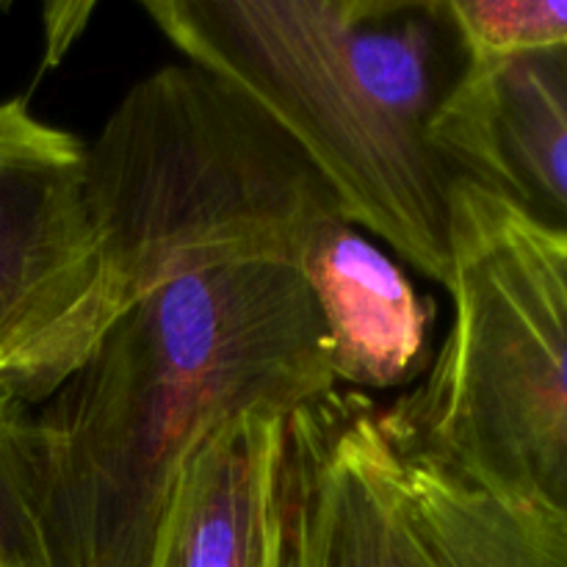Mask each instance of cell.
<instances>
[{"label": "cell", "mask_w": 567, "mask_h": 567, "mask_svg": "<svg viewBox=\"0 0 567 567\" xmlns=\"http://www.w3.org/2000/svg\"><path fill=\"white\" fill-rule=\"evenodd\" d=\"M313 291L271 260L181 271L133 297L22 424L48 567H153L183 468L244 413L330 396Z\"/></svg>", "instance_id": "1"}, {"label": "cell", "mask_w": 567, "mask_h": 567, "mask_svg": "<svg viewBox=\"0 0 567 567\" xmlns=\"http://www.w3.org/2000/svg\"><path fill=\"white\" fill-rule=\"evenodd\" d=\"M142 11L302 147L352 225L446 288L457 181L435 120L468 64L446 0H147Z\"/></svg>", "instance_id": "2"}, {"label": "cell", "mask_w": 567, "mask_h": 567, "mask_svg": "<svg viewBox=\"0 0 567 567\" xmlns=\"http://www.w3.org/2000/svg\"><path fill=\"white\" fill-rule=\"evenodd\" d=\"M449 238L452 327L388 435L567 532V233L457 181Z\"/></svg>", "instance_id": "3"}, {"label": "cell", "mask_w": 567, "mask_h": 567, "mask_svg": "<svg viewBox=\"0 0 567 567\" xmlns=\"http://www.w3.org/2000/svg\"><path fill=\"white\" fill-rule=\"evenodd\" d=\"M86 197L125 305L181 271L297 269L316 233L347 219L302 147L197 64L164 66L122 97L86 144Z\"/></svg>", "instance_id": "4"}, {"label": "cell", "mask_w": 567, "mask_h": 567, "mask_svg": "<svg viewBox=\"0 0 567 567\" xmlns=\"http://www.w3.org/2000/svg\"><path fill=\"white\" fill-rule=\"evenodd\" d=\"M86 197V144L0 103V393L39 408L122 310Z\"/></svg>", "instance_id": "5"}, {"label": "cell", "mask_w": 567, "mask_h": 567, "mask_svg": "<svg viewBox=\"0 0 567 567\" xmlns=\"http://www.w3.org/2000/svg\"><path fill=\"white\" fill-rule=\"evenodd\" d=\"M288 567H446L365 393L336 388L288 421Z\"/></svg>", "instance_id": "6"}, {"label": "cell", "mask_w": 567, "mask_h": 567, "mask_svg": "<svg viewBox=\"0 0 567 567\" xmlns=\"http://www.w3.org/2000/svg\"><path fill=\"white\" fill-rule=\"evenodd\" d=\"M454 181L567 233V44L468 61L435 120Z\"/></svg>", "instance_id": "7"}, {"label": "cell", "mask_w": 567, "mask_h": 567, "mask_svg": "<svg viewBox=\"0 0 567 567\" xmlns=\"http://www.w3.org/2000/svg\"><path fill=\"white\" fill-rule=\"evenodd\" d=\"M288 421L244 413L199 446L153 567H288Z\"/></svg>", "instance_id": "8"}, {"label": "cell", "mask_w": 567, "mask_h": 567, "mask_svg": "<svg viewBox=\"0 0 567 567\" xmlns=\"http://www.w3.org/2000/svg\"><path fill=\"white\" fill-rule=\"evenodd\" d=\"M297 271L324 319L336 382L391 391L430 371L432 302L352 221L316 233Z\"/></svg>", "instance_id": "9"}, {"label": "cell", "mask_w": 567, "mask_h": 567, "mask_svg": "<svg viewBox=\"0 0 567 567\" xmlns=\"http://www.w3.org/2000/svg\"><path fill=\"white\" fill-rule=\"evenodd\" d=\"M391 443L415 524L443 565L567 567V532L559 526L465 485L435 460L399 446L393 437Z\"/></svg>", "instance_id": "10"}, {"label": "cell", "mask_w": 567, "mask_h": 567, "mask_svg": "<svg viewBox=\"0 0 567 567\" xmlns=\"http://www.w3.org/2000/svg\"><path fill=\"white\" fill-rule=\"evenodd\" d=\"M468 61H498L567 44V0H446Z\"/></svg>", "instance_id": "11"}, {"label": "cell", "mask_w": 567, "mask_h": 567, "mask_svg": "<svg viewBox=\"0 0 567 567\" xmlns=\"http://www.w3.org/2000/svg\"><path fill=\"white\" fill-rule=\"evenodd\" d=\"M25 410L0 393V567H48L22 449Z\"/></svg>", "instance_id": "12"}, {"label": "cell", "mask_w": 567, "mask_h": 567, "mask_svg": "<svg viewBox=\"0 0 567 567\" xmlns=\"http://www.w3.org/2000/svg\"><path fill=\"white\" fill-rule=\"evenodd\" d=\"M9 9V3H3V0H0V11H6Z\"/></svg>", "instance_id": "13"}]
</instances>
